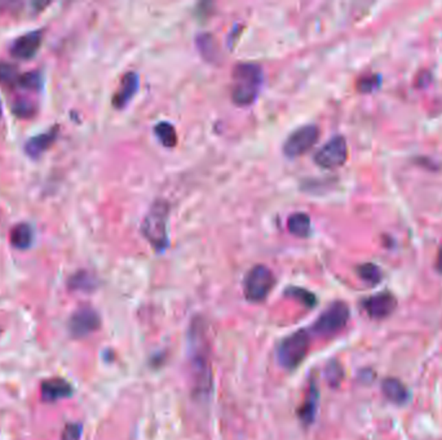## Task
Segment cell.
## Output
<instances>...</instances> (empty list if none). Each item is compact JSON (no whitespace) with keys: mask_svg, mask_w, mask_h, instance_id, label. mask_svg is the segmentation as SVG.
<instances>
[{"mask_svg":"<svg viewBox=\"0 0 442 440\" xmlns=\"http://www.w3.org/2000/svg\"><path fill=\"white\" fill-rule=\"evenodd\" d=\"M189 367L195 397L207 400L212 389V368L210 358V345L202 321L192 323L189 332Z\"/></svg>","mask_w":442,"mask_h":440,"instance_id":"1","label":"cell"},{"mask_svg":"<svg viewBox=\"0 0 442 440\" xmlns=\"http://www.w3.org/2000/svg\"><path fill=\"white\" fill-rule=\"evenodd\" d=\"M263 84V70L258 64L239 62L233 69L232 98L237 105L246 106L255 101Z\"/></svg>","mask_w":442,"mask_h":440,"instance_id":"2","label":"cell"},{"mask_svg":"<svg viewBox=\"0 0 442 440\" xmlns=\"http://www.w3.org/2000/svg\"><path fill=\"white\" fill-rule=\"evenodd\" d=\"M170 212L168 203L163 199L155 200L141 224V233L157 251H163L168 246L167 216Z\"/></svg>","mask_w":442,"mask_h":440,"instance_id":"3","label":"cell"},{"mask_svg":"<svg viewBox=\"0 0 442 440\" xmlns=\"http://www.w3.org/2000/svg\"><path fill=\"white\" fill-rule=\"evenodd\" d=\"M311 347V338L309 334L305 331H298L287 336L280 341L277 347V360L278 364L287 369L294 371L299 365L309 351Z\"/></svg>","mask_w":442,"mask_h":440,"instance_id":"4","label":"cell"},{"mask_svg":"<svg viewBox=\"0 0 442 440\" xmlns=\"http://www.w3.org/2000/svg\"><path fill=\"white\" fill-rule=\"evenodd\" d=\"M349 316L351 312L345 302H333L313 323V332L321 337H333L344 329Z\"/></svg>","mask_w":442,"mask_h":440,"instance_id":"5","label":"cell"},{"mask_svg":"<svg viewBox=\"0 0 442 440\" xmlns=\"http://www.w3.org/2000/svg\"><path fill=\"white\" fill-rule=\"evenodd\" d=\"M274 286V275L272 270L264 265L251 268L245 278L243 292L250 302H261L268 297Z\"/></svg>","mask_w":442,"mask_h":440,"instance_id":"6","label":"cell"},{"mask_svg":"<svg viewBox=\"0 0 442 440\" xmlns=\"http://www.w3.org/2000/svg\"><path fill=\"white\" fill-rule=\"evenodd\" d=\"M320 137V129L314 124L295 129L283 143V152L289 158H298L311 150Z\"/></svg>","mask_w":442,"mask_h":440,"instance_id":"7","label":"cell"},{"mask_svg":"<svg viewBox=\"0 0 442 440\" xmlns=\"http://www.w3.org/2000/svg\"><path fill=\"white\" fill-rule=\"evenodd\" d=\"M348 159V145L343 136H335L327 141L314 155V161L326 170H335L344 165Z\"/></svg>","mask_w":442,"mask_h":440,"instance_id":"8","label":"cell"},{"mask_svg":"<svg viewBox=\"0 0 442 440\" xmlns=\"http://www.w3.org/2000/svg\"><path fill=\"white\" fill-rule=\"evenodd\" d=\"M100 324L101 321L98 312L89 306H82L71 315L69 328L74 337H86L98 331Z\"/></svg>","mask_w":442,"mask_h":440,"instance_id":"9","label":"cell"},{"mask_svg":"<svg viewBox=\"0 0 442 440\" xmlns=\"http://www.w3.org/2000/svg\"><path fill=\"white\" fill-rule=\"evenodd\" d=\"M43 42V32L33 30L25 32L21 36L16 38L12 43L10 52L14 58L19 60H30L38 54Z\"/></svg>","mask_w":442,"mask_h":440,"instance_id":"10","label":"cell"},{"mask_svg":"<svg viewBox=\"0 0 442 440\" xmlns=\"http://www.w3.org/2000/svg\"><path fill=\"white\" fill-rule=\"evenodd\" d=\"M362 305L370 318L384 319L396 310L397 300L392 293L382 292L366 299Z\"/></svg>","mask_w":442,"mask_h":440,"instance_id":"11","label":"cell"},{"mask_svg":"<svg viewBox=\"0 0 442 440\" xmlns=\"http://www.w3.org/2000/svg\"><path fill=\"white\" fill-rule=\"evenodd\" d=\"M139 89V76L136 73L133 71H130V73H126L122 80H120V84H119V88L115 92V95L113 97V105L117 108H123L131 100L132 97L136 95Z\"/></svg>","mask_w":442,"mask_h":440,"instance_id":"12","label":"cell"},{"mask_svg":"<svg viewBox=\"0 0 442 440\" xmlns=\"http://www.w3.org/2000/svg\"><path fill=\"white\" fill-rule=\"evenodd\" d=\"M42 399L44 402H56L60 399L73 395V386L64 378H48L43 381L42 386Z\"/></svg>","mask_w":442,"mask_h":440,"instance_id":"13","label":"cell"},{"mask_svg":"<svg viewBox=\"0 0 442 440\" xmlns=\"http://www.w3.org/2000/svg\"><path fill=\"white\" fill-rule=\"evenodd\" d=\"M57 135H58V127H54V128L48 129L47 132H43L35 137H32L25 143L26 154L34 159L39 158L44 151L54 143L57 139Z\"/></svg>","mask_w":442,"mask_h":440,"instance_id":"14","label":"cell"},{"mask_svg":"<svg viewBox=\"0 0 442 440\" xmlns=\"http://www.w3.org/2000/svg\"><path fill=\"white\" fill-rule=\"evenodd\" d=\"M318 389L316 385V381H311L309 389L307 393V397L304 399L302 407L299 409V419L302 421L305 426L312 425L313 421L316 419L317 409H318Z\"/></svg>","mask_w":442,"mask_h":440,"instance_id":"15","label":"cell"},{"mask_svg":"<svg viewBox=\"0 0 442 440\" xmlns=\"http://www.w3.org/2000/svg\"><path fill=\"white\" fill-rule=\"evenodd\" d=\"M383 394L395 404H405L409 400V391L397 378H386L382 384Z\"/></svg>","mask_w":442,"mask_h":440,"instance_id":"16","label":"cell"},{"mask_svg":"<svg viewBox=\"0 0 442 440\" xmlns=\"http://www.w3.org/2000/svg\"><path fill=\"white\" fill-rule=\"evenodd\" d=\"M11 244L17 249H27L33 244L34 234L33 229L29 224H17L11 230L10 234Z\"/></svg>","mask_w":442,"mask_h":440,"instance_id":"17","label":"cell"},{"mask_svg":"<svg viewBox=\"0 0 442 440\" xmlns=\"http://www.w3.org/2000/svg\"><path fill=\"white\" fill-rule=\"evenodd\" d=\"M287 227L290 233L299 238H305L311 233V218L307 213H294L289 217Z\"/></svg>","mask_w":442,"mask_h":440,"instance_id":"18","label":"cell"},{"mask_svg":"<svg viewBox=\"0 0 442 440\" xmlns=\"http://www.w3.org/2000/svg\"><path fill=\"white\" fill-rule=\"evenodd\" d=\"M154 133L158 137V140L162 142L163 146L166 148H173L177 143V135L176 130L173 128V124L170 123H158L154 127Z\"/></svg>","mask_w":442,"mask_h":440,"instance_id":"19","label":"cell"},{"mask_svg":"<svg viewBox=\"0 0 442 440\" xmlns=\"http://www.w3.org/2000/svg\"><path fill=\"white\" fill-rule=\"evenodd\" d=\"M360 278L371 286H375L382 280V271L374 264H364L357 268Z\"/></svg>","mask_w":442,"mask_h":440,"instance_id":"20","label":"cell"},{"mask_svg":"<svg viewBox=\"0 0 442 440\" xmlns=\"http://www.w3.org/2000/svg\"><path fill=\"white\" fill-rule=\"evenodd\" d=\"M19 79H20V73L14 65L0 62V84L17 86Z\"/></svg>","mask_w":442,"mask_h":440,"instance_id":"21","label":"cell"},{"mask_svg":"<svg viewBox=\"0 0 442 440\" xmlns=\"http://www.w3.org/2000/svg\"><path fill=\"white\" fill-rule=\"evenodd\" d=\"M17 86L27 91H39L42 86V74L39 71H29L20 76Z\"/></svg>","mask_w":442,"mask_h":440,"instance_id":"22","label":"cell"},{"mask_svg":"<svg viewBox=\"0 0 442 440\" xmlns=\"http://www.w3.org/2000/svg\"><path fill=\"white\" fill-rule=\"evenodd\" d=\"M286 294L290 296L292 299L302 302L304 306L307 308H313L316 306V302H317V299L316 296L313 294L312 292L309 290H302V288H298V287H291L289 290H286Z\"/></svg>","mask_w":442,"mask_h":440,"instance_id":"23","label":"cell"},{"mask_svg":"<svg viewBox=\"0 0 442 440\" xmlns=\"http://www.w3.org/2000/svg\"><path fill=\"white\" fill-rule=\"evenodd\" d=\"M70 287L76 290H91L95 288V279L88 273H78L70 279Z\"/></svg>","mask_w":442,"mask_h":440,"instance_id":"24","label":"cell"},{"mask_svg":"<svg viewBox=\"0 0 442 440\" xmlns=\"http://www.w3.org/2000/svg\"><path fill=\"white\" fill-rule=\"evenodd\" d=\"M344 376L343 368L338 362H331L326 367V378L331 386H338Z\"/></svg>","mask_w":442,"mask_h":440,"instance_id":"25","label":"cell"},{"mask_svg":"<svg viewBox=\"0 0 442 440\" xmlns=\"http://www.w3.org/2000/svg\"><path fill=\"white\" fill-rule=\"evenodd\" d=\"M13 111L20 115V117H30L33 115L35 113V106L34 104H32L30 101H26V100H20V101H16L14 105H13Z\"/></svg>","mask_w":442,"mask_h":440,"instance_id":"26","label":"cell"},{"mask_svg":"<svg viewBox=\"0 0 442 440\" xmlns=\"http://www.w3.org/2000/svg\"><path fill=\"white\" fill-rule=\"evenodd\" d=\"M380 83V78L377 76H368L362 78L360 82H358V88L360 91L362 92H370L373 89H375Z\"/></svg>","mask_w":442,"mask_h":440,"instance_id":"27","label":"cell"},{"mask_svg":"<svg viewBox=\"0 0 442 440\" xmlns=\"http://www.w3.org/2000/svg\"><path fill=\"white\" fill-rule=\"evenodd\" d=\"M82 437V425L69 424L64 430L63 440H79Z\"/></svg>","mask_w":442,"mask_h":440,"instance_id":"28","label":"cell"},{"mask_svg":"<svg viewBox=\"0 0 442 440\" xmlns=\"http://www.w3.org/2000/svg\"><path fill=\"white\" fill-rule=\"evenodd\" d=\"M437 270L442 273V247L440 249V253H439V257H437Z\"/></svg>","mask_w":442,"mask_h":440,"instance_id":"29","label":"cell"},{"mask_svg":"<svg viewBox=\"0 0 442 440\" xmlns=\"http://www.w3.org/2000/svg\"><path fill=\"white\" fill-rule=\"evenodd\" d=\"M0 115H1V102H0Z\"/></svg>","mask_w":442,"mask_h":440,"instance_id":"30","label":"cell"}]
</instances>
